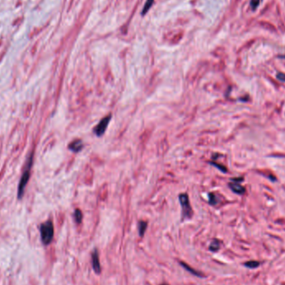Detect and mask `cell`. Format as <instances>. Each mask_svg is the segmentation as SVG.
Listing matches in <instances>:
<instances>
[{"label":"cell","mask_w":285,"mask_h":285,"mask_svg":"<svg viewBox=\"0 0 285 285\" xmlns=\"http://www.w3.org/2000/svg\"><path fill=\"white\" fill-rule=\"evenodd\" d=\"M33 153H31V155L29 156V158H28L27 160V164H26V169H25L24 172L23 174V175L20 178V181L18 183V199H21L24 196V189L27 183L29 180L30 178V172L31 168L33 165Z\"/></svg>","instance_id":"cell-1"},{"label":"cell","mask_w":285,"mask_h":285,"mask_svg":"<svg viewBox=\"0 0 285 285\" xmlns=\"http://www.w3.org/2000/svg\"><path fill=\"white\" fill-rule=\"evenodd\" d=\"M40 231V237L42 243L44 245H49L53 241L54 235V228L53 222L51 220H49L45 223H43L40 225L39 228Z\"/></svg>","instance_id":"cell-2"},{"label":"cell","mask_w":285,"mask_h":285,"mask_svg":"<svg viewBox=\"0 0 285 285\" xmlns=\"http://www.w3.org/2000/svg\"><path fill=\"white\" fill-rule=\"evenodd\" d=\"M179 202L182 207V218L189 219L193 216V209L189 203L188 194H181L179 195Z\"/></svg>","instance_id":"cell-3"},{"label":"cell","mask_w":285,"mask_h":285,"mask_svg":"<svg viewBox=\"0 0 285 285\" xmlns=\"http://www.w3.org/2000/svg\"><path fill=\"white\" fill-rule=\"evenodd\" d=\"M110 120H111V114L106 116L105 118H103V119H101V121L98 123V124L94 128V133L97 136L100 137L104 134V132H105L106 128L108 127Z\"/></svg>","instance_id":"cell-4"},{"label":"cell","mask_w":285,"mask_h":285,"mask_svg":"<svg viewBox=\"0 0 285 285\" xmlns=\"http://www.w3.org/2000/svg\"><path fill=\"white\" fill-rule=\"evenodd\" d=\"M91 259H92V266H93V269L95 272L96 274H100L101 271H102V268L100 265V261H99V254H98V251L97 249H93L91 254Z\"/></svg>","instance_id":"cell-5"},{"label":"cell","mask_w":285,"mask_h":285,"mask_svg":"<svg viewBox=\"0 0 285 285\" xmlns=\"http://www.w3.org/2000/svg\"><path fill=\"white\" fill-rule=\"evenodd\" d=\"M83 147H84L83 142L80 139H76L73 140V142L68 145V148L74 153H78L82 150Z\"/></svg>","instance_id":"cell-6"},{"label":"cell","mask_w":285,"mask_h":285,"mask_svg":"<svg viewBox=\"0 0 285 285\" xmlns=\"http://www.w3.org/2000/svg\"><path fill=\"white\" fill-rule=\"evenodd\" d=\"M180 264L182 265V267L186 271L189 272L191 274H193V275H194V276H197V277H199V278H202V277L203 276V274L201 273V272L195 270L194 268H193L191 266L188 265L187 263H183V262H180Z\"/></svg>","instance_id":"cell-7"},{"label":"cell","mask_w":285,"mask_h":285,"mask_svg":"<svg viewBox=\"0 0 285 285\" xmlns=\"http://www.w3.org/2000/svg\"><path fill=\"white\" fill-rule=\"evenodd\" d=\"M229 187L234 192L238 194H243L245 193V189L243 188V186H241L239 183H229Z\"/></svg>","instance_id":"cell-8"},{"label":"cell","mask_w":285,"mask_h":285,"mask_svg":"<svg viewBox=\"0 0 285 285\" xmlns=\"http://www.w3.org/2000/svg\"><path fill=\"white\" fill-rule=\"evenodd\" d=\"M148 228V223L145 221H139V224H138V229H139V236L142 237L144 236L146 229Z\"/></svg>","instance_id":"cell-9"},{"label":"cell","mask_w":285,"mask_h":285,"mask_svg":"<svg viewBox=\"0 0 285 285\" xmlns=\"http://www.w3.org/2000/svg\"><path fill=\"white\" fill-rule=\"evenodd\" d=\"M219 249H220V242L218 241V239H213V240L212 242H211V243H210V245H209V250L211 251V252H218V250H219Z\"/></svg>","instance_id":"cell-10"},{"label":"cell","mask_w":285,"mask_h":285,"mask_svg":"<svg viewBox=\"0 0 285 285\" xmlns=\"http://www.w3.org/2000/svg\"><path fill=\"white\" fill-rule=\"evenodd\" d=\"M73 216H74V219H75V222L77 224H81L82 223V220H83V213L81 212V210L79 209H76L74 211V213H73Z\"/></svg>","instance_id":"cell-11"},{"label":"cell","mask_w":285,"mask_h":285,"mask_svg":"<svg viewBox=\"0 0 285 285\" xmlns=\"http://www.w3.org/2000/svg\"><path fill=\"white\" fill-rule=\"evenodd\" d=\"M153 0H148V1L146 2L145 5H144V9L142 10V15H145L146 13L149 10V8H150L152 5H153Z\"/></svg>","instance_id":"cell-12"},{"label":"cell","mask_w":285,"mask_h":285,"mask_svg":"<svg viewBox=\"0 0 285 285\" xmlns=\"http://www.w3.org/2000/svg\"><path fill=\"white\" fill-rule=\"evenodd\" d=\"M259 264H260L259 262H257V261H249L244 263V265L249 268H256L259 266Z\"/></svg>","instance_id":"cell-13"},{"label":"cell","mask_w":285,"mask_h":285,"mask_svg":"<svg viewBox=\"0 0 285 285\" xmlns=\"http://www.w3.org/2000/svg\"><path fill=\"white\" fill-rule=\"evenodd\" d=\"M263 0H251L250 2V6H251V8L253 10H255L259 6V4L261 3Z\"/></svg>","instance_id":"cell-14"},{"label":"cell","mask_w":285,"mask_h":285,"mask_svg":"<svg viewBox=\"0 0 285 285\" xmlns=\"http://www.w3.org/2000/svg\"><path fill=\"white\" fill-rule=\"evenodd\" d=\"M209 203L212 204V205H214V204L217 203V199H216V196L214 194H209Z\"/></svg>","instance_id":"cell-15"},{"label":"cell","mask_w":285,"mask_h":285,"mask_svg":"<svg viewBox=\"0 0 285 285\" xmlns=\"http://www.w3.org/2000/svg\"><path fill=\"white\" fill-rule=\"evenodd\" d=\"M211 164H213V165H214L215 167H217V168H218L219 169L221 170V171H223V172H227V169H226V168L225 167H224V166H221V165H218V164H214V163H210Z\"/></svg>","instance_id":"cell-16"},{"label":"cell","mask_w":285,"mask_h":285,"mask_svg":"<svg viewBox=\"0 0 285 285\" xmlns=\"http://www.w3.org/2000/svg\"><path fill=\"white\" fill-rule=\"evenodd\" d=\"M277 78L280 80V81H283V82H284L285 81V74L284 73H278L277 74Z\"/></svg>","instance_id":"cell-17"},{"label":"cell","mask_w":285,"mask_h":285,"mask_svg":"<svg viewBox=\"0 0 285 285\" xmlns=\"http://www.w3.org/2000/svg\"><path fill=\"white\" fill-rule=\"evenodd\" d=\"M160 285H169V284H162Z\"/></svg>","instance_id":"cell-18"},{"label":"cell","mask_w":285,"mask_h":285,"mask_svg":"<svg viewBox=\"0 0 285 285\" xmlns=\"http://www.w3.org/2000/svg\"><path fill=\"white\" fill-rule=\"evenodd\" d=\"M282 58H284V59H285V57H282Z\"/></svg>","instance_id":"cell-19"}]
</instances>
